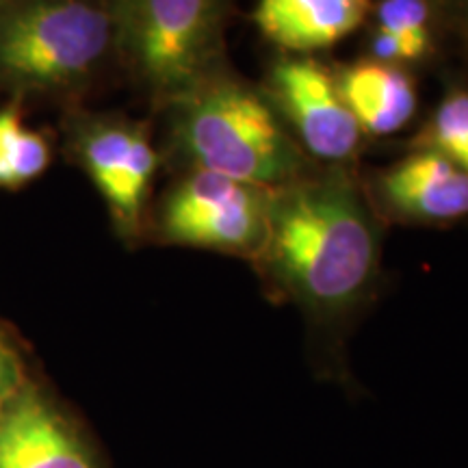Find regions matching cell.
<instances>
[{"mask_svg": "<svg viewBox=\"0 0 468 468\" xmlns=\"http://www.w3.org/2000/svg\"><path fill=\"white\" fill-rule=\"evenodd\" d=\"M379 259L382 224L351 165H314L271 189L251 265L313 325L335 330L358 313L376 289Z\"/></svg>", "mask_w": 468, "mask_h": 468, "instance_id": "1", "label": "cell"}, {"mask_svg": "<svg viewBox=\"0 0 468 468\" xmlns=\"http://www.w3.org/2000/svg\"><path fill=\"white\" fill-rule=\"evenodd\" d=\"M167 111H172V152L185 172L202 169L278 189L314 167L262 87L239 79L230 68Z\"/></svg>", "mask_w": 468, "mask_h": 468, "instance_id": "2", "label": "cell"}, {"mask_svg": "<svg viewBox=\"0 0 468 468\" xmlns=\"http://www.w3.org/2000/svg\"><path fill=\"white\" fill-rule=\"evenodd\" d=\"M113 55L156 107L169 109L226 72L232 0H107Z\"/></svg>", "mask_w": 468, "mask_h": 468, "instance_id": "3", "label": "cell"}, {"mask_svg": "<svg viewBox=\"0 0 468 468\" xmlns=\"http://www.w3.org/2000/svg\"><path fill=\"white\" fill-rule=\"evenodd\" d=\"M113 55L107 0H17L0 11V90L69 96Z\"/></svg>", "mask_w": 468, "mask_h": 468, "instance_id": "4", "label": "cell"}, {"mask_svg": "<svg viewBox=\"0 0 468 468\" xmlns=\"http://www.w3.org/2000/svg\"><path fill=\"white\" fill-rule=\"evenodd\" d=\"M66 142L72 161L101 193L117 237L137 241L148 224L152 180L159 169L150 126L126 115L79 111L68 117Z\"/></svg>", "mask_w": 468, "mask_h": 468, "instance_id": "5", "label": "cell"}, {"mask_svg": "<svg viewBox=\"0 0 468 468\" xmlns=\"http://www.w3.org/2000/svg\"><path fill=\"white\" fill-rule=\"evenodd\" d=\"M269 197L271 189L186 169L156 208L154 239L251 261L265 241Z\"/></svg>", "mask_w": 468, "mask_h": 468, "instance_id": "6", "label": "cell"}, {"mask_svg": "<svg viewBox=\"0 0 468 468\" xmlns=\"http://www.w3.org/2000/svg\"><path fill=\"white\" fill-rule=\"evenodd\" d=\"M261 87L310 161L349 165L356 159L365 134L343 101L335 68L314 55L282 52Z\"/></svg>", "mask_w": 468, "mask_h": 468, "instance_id": "7", "label": "cell"}, {"mask_svg": "<svg viewBox=\"0 0 468 468\" xmlns=\"http://www.w3.org/2000/svg\"><path fill=\"white\" fill-rule=\"evenodd\" d=\"M365 191L379 219L444 226L468 218V174L431 150L412 148Z\"/></svg>", "mask_w": 468, "mask_h": 468, "instance_id": "8", "label": "cell"}, {"mask_svg": "<svg viewBox=\"0 0 468 468\" xmlns=\"http://www.w3.org/2000/svg\"><path fill=\"white\" fill-rule=\"evenodd\" d=\"M0 468H93L74 431L31 386L0 412Z\"/></svg>", "mask_w": 468, "mask_h": 468, "instance_id": "9", "label": "cell"}, {"mask_svg": "<svg viewBox=\"0 0 468 468\" xmlns=\"http://www.w3.org/2000/svg\"><path fill=\"white\" fill-rule=\"evenodd\" d=\"M371 11L373 0H259L251 20L284 55H314L358 31Z\"/></svg>", "mask_w": 468, "mask_h": 468, "instance_id": "10", "label": "cell"}, {"mask_svg": "<svg viewBox=\"0 0 468 468\" xmlns=\"http://www.w3.org/2000/svg\"><path fill=\"white\" fill-rule=\"evenodd\" d=\"M335 72L343 101L362 134L388 137L403 131L417 115V83L403 66L365 57Z\"/></svg>", "mask_w": 468, "mask_h": 468, "instance_id": "11", "label": "cell"}, {"mask_svg": "<svg viewBox=\"0 0 468 468\" xmlns=\"http://www.w3.org/2000/svg\"><path fill=\"white\" fill-rule=\"evenodd\" d=\"M52 144L48 134L25 124L20 101L0 109V191H17L48 172Z\"/></svg>", "mask_w": 468, "mask_h": 468, "instance_id": "12", "label": "cell"}, {"mask_svg": "<svg viewBox=\"0 0 468 468\" xmlns=\"http://www.w3.org/2000/svg\"><path fill=\"white\" fill-rule=\"evenodd\" d=\"M412 148L436 152L468 174V87L453 85L444 93Z\"/></svg>", "mask_w": 468, "mask_h": 468, "instance_id": "13", "label": "cell"}, {"mask_svg": "<svg viewBox=\"0 0 468 468\" xmlns=\"http://www.w3.org/2000/svg\"><path fill=\"white\" fill-rule=\"evenodd\" d=\"M434 9L431 0H379L373 28L399 37L420 63L434 52Z\"/></svg>", "mask_w": 468, "mask_h": 468, "instance_id": "14", "label": "cell"}, {"mask_svg": "<svg viewBox=\"0 0 468 468\" xmlns=\"http://www.w3.org/2000/svg\"><path fill=\"white\" fill-rule=\"evenodd\" d=\"M22 386H25V371H22L20 356L9 338L0 332V412L20 393Z\"/></svg>", "mask_w": 468, "mask_h": 468, "instance_id": "15", "label": "cell"}, {"mask_svg": "<svg viewBox=\"0 0 468 468\" xmlns=\"http://www.w3.org/2000/svg\"><path fill=\"white\" fill-rule=\"evenodd\" d=\"M447 25L468 44V0H431Z\"/></svg>", "mask_w": 468, "mask_h": 468, "instance_id": "16", "label": "cell"}, {"mask_svg": "<svg viewBox=\"0 0 468 468\" xmlns=\"http://www.w3.org/2000/svg\"><path fill=\"white\" fill-rule=\"evenodd\" d=\"M14 3H17V0H0V11H3L5 7H9V5H14Z\"/></svg>", "mask_w": 468, "mask_h": 468, "instance_id": "17", "label": "cell"}]
</instances>
